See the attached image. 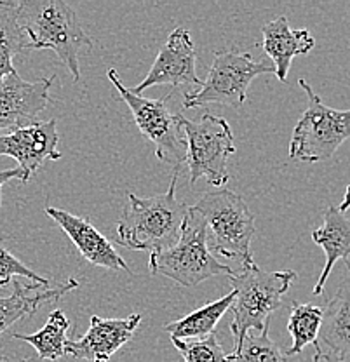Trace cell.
<instances>
[{"label":"cell","instance_id":"12","mask_svg":"<svg viewBox=\"0 0 350 362\" xmlns=\"http://www.w3.org/2000/svg\"><path fill=\"white\" fill-rule=\"evenodd\" d=\"M54 77L26 82L18 71L0 82V131H14L39 120L51 101Z\"/></svg>","mask_w":350,"mask_h":362},{"label":"cell","instance_id":"19","mask_svg":"<svg viewBox=\"0 0 350 362\" xmlns=\"http://www.w3.org/2000/svg\"><path fill=\"white\" fill-rule=\"evenodd\" d=\"M233 303V291L225 294L223 298H218L216 301L204 305L199 310H194L192 314L182 317L180 320L165 324L164 329L171 334V338L176 339H201L214 334L218 322L228 308H232Z\"/></svg>","mask_w":350,"mask_h":362},{"label":"cell","instance_id":"10","mask_svg":"<svg viewBox=\"0 0 350 362\" xmlns=\"http://www.w3.org/2000/svg\"><path fill=\"white\" fill-rule=\"evenodd\" d=\"M59 134L56 129V119L37 120L35 124L0 134V156L13 157L23 173L21 183H28L32 176L47 160H59Z\"/></svg>","mask_w":350,"mask_h":362},{"label":"cell","instance_id":"18","mask_svg":"<svg viewBox=\"0 0 350 362\" xmlns=\"http://www.w3.org/2000/svg\"><path fill=\"white\" fill-rule=\"evenodd\" d=\"M349 277L322 308L319 338L334 356H350V263Z\"/></svg>","mask_w":350,"mask_h":362},{"label":"cell","instance_id":"16","mask_svg":"<svg viewBox=\"0 0 350 362\" xmlns=\"http://www.w3.org/2000/svg\"><path fill=\"white\" fill-rule=\"evenodd\" d=\"M78 282L75 279L54 284V288L42 284H21L20 281H13V294L0 298V334L6 333L14 322L23 317H32L42 305L56 303L62 296L77 289Z\"/></svg>","mask_w":350,"mask_h":362},{"label":"cell","instance_id":"25","mask_svg":"<svg viewBox=\"0 0 350 362\" xmlns=\"http://www.w3.org/2000/svg\"><path fill=\"white\" fill-rule=\"evenodd\" d=\"M14 277H26L30 281H33V284L51 286V279L40 277L37 272L28 269L23 262H20L16 256L11 255L7 249L0 247V288H4L11 281H14Z\"/></svg>","mask_w":350,"mask_h":362},{"label":"cell","instance_id":"21","mask_svg":"<svg viewBox=\"0 0 350 362\" xmlns=\"http://www.w3.org/2000/svg\"><path fill=\"white\" fill-rule=\"evenodd\" d=\"M28 51V39L18 21V2H0V82L14 74L13 59Z\"/></svg>","mask_w":350,"mask_h":362},{"label":"cell","instance_id":"13","mask_svg":"<svg viewBox=\"0 0 350 362\" xmlns=\"http://www.w3.org/2000/svg\"><path fill=\"white\" fill-rule=\"evenodd\" d=\"M140 314H131L124 319H103L93 315L88 333L81 339L66 343V354L91 362H108L119 349H122L138 329Z\"/></svg>","mask_w":350,"mask_h":362},{"label":"cell","instance_id":"11","mask_svg":"<svg viewBox=\"0 0 350 362\" xmlns=\"http://www.w3.org/2000/svg\"><path fill=\"white\" fill-rule=\"evenodd\" d=\"M195 62H197V54H195L190 32L183 26H178L169 33L148 75L143 78L141 84L131 90L134 94H141L143 90L153 86H197L201 88L202 82L195 70Z\"/></svg>","mask_w":350,"mask_h":362},{"label":"cell","instance_id":"6","mask_svg":"<svg viewBox=\"0 0 350 362\" xmlns=\"http://www.w3.org/2000/svg\"><path fill=\"white\" fill-rule=\"evenodd\" d=\"M298 84L307 94L308 107L293 129L289 157L310 164L327 160L350 139V108L334 110L322 103L305 78H300Z\"/></svg>","mask_w":350,"mask_h":362},{"label":"cell","instance_id":"26","mask_svg":"<svg viewBox=\"0 0 350 362\" xmlns=\"http://www.w3.org/2000/svg\"><path fill=\"white\" fill-rule=\"evenodd\" d=\"M11 180H23V173L20 171V168L16 169H6V171H0V192H2V187ZM0 206H2V195H0Z\"/></svg>","mask_w":350,"mask_h":362},{"label":"cell","instance_id":"24","mask_svg":"<svg viewBox=\"0 0 350 362\" xmlns=\"http://www.w3.org/2000/svg\"><path fill=\"white\" fill-rule=\"evenodd\" d=\"M173 345L183 356L185 362H225L227 354L214 334L201 339H176L171 338Z\"/></svg>","mask_w":350,"mask_h":362},{"label":"cell","instance_id":"15","mask_svg":"<svg viewBox=\"0 0 350 362\" xmlns=\"http://www.w3.org/2000/svg\"><path fill=\"white\" fill-rule=\"evenodd\" d=\"M262 49L267 52L276 68V77L286 82L295 56H305L315 47L314 37L307 28L293 30L288 18L279 16L277 20L263 25Z\"/></svg>","mask_w":350,"mask_h":362},{"label":"cell","instance_id":"2","mask_svg":"<svg viewBox=\"0 0 350 362\" xmlns=\"http://www.w3.org/2000/svg\"><path fill=\"white\" fill-rule=\"evenodd\" d=\"M18 21L28 39V51L51 49L74 75V82L81 81L78 51L82 45L91 47L93 40L69 4L63 0L18 2Z\"/></svg>","mask_w":350,"mask_h":362},{"label":"cell","instance_id":"9","mask_svg":"<svg viewBox=\"0 0 350 362\" xmlns=\"http://www.w3.org/2000/svg\"><path fill=\"white\" fill-rule=\"evenodd\" d=\"M107 77L110 84L119 90L120 100L129 107L133 119L140 133L156 145V156L159 160L180 168L187 160V141L182 126L178 122V113L173 115L168 103L171 94L163 100L143 98L122 84L114 68H108Z\"/></svg>","mask_w":350,"mask_h":362},{"label":"cell","instance_id":"3","mask_svg":"<svg viewBox=\"0 0 350 362\" xmlns=\"http://www.w3.org/2000/svg\"><path fill=\"white\" fill-rule=\"evenodd\" d=\"M298 279L296 272H263L257 265L231 275L233 291L231 331L233 349L240 345L251 329L262 333L269 327L270 315L279 310L282 296Z\"/></svg>","mask_w":350,"mask_h":362},{"label":"cell","instance_id":"4","mask_svg":"<svg viewBox=\"0 0 350 362\" xmlns=\"http://www.w3.org/2000/svg\"><path fill=\"white\" fill-rule=\"evenodd\" d=\"M194 209L204 220L213 251L228 259H237L243 269L255 265L251 251V240L257 232L255 216L240 195L228 188H220L202 195Z\"/></svg>","mask_w":350,"mask_h":362},{"label":"cell","instance_id":"22","mask_svg":"<svg viewBox=\"0 0 350 362\" xmlns=\"http://www.w3.org/2000/svg\"><path fill=\"white\" fill-rule=\"evenodd\" d=\"M322 322V308L312 303H298L293 301L288 320V333L291 334L293 343L284 352V357L300 354L307 345H315L319 338V329Z\"/></svg>","mask_w":350,"mask_h":362},{"label":"cell","instance_id":"23","mask_svg":"<svg viewBox=\"0 0 350 362\" xmlns=\"http://www.w3.org/2000/svg\"><path fill=\"white\" fill-rule=\"evenodd\" d=\"M225 362H286L284 352L269 337V327L258 334L247 333Z\"/></svg>","mask_w":350,"mask_h":362},{"label":"cell","instance_id":"20","mask_svg":"<svg viewBox=\"0 0 350 362\" xmlns=\"http://www.w3.org/2000/svg\"><path fill=\"white\" fill-rule=\"evenodd\" d=\"M70 320L63 310L54 308L47 317L46 326L33 334L13 333V338L30 343L35 349L40 361H59L66 356Z\"/></svg>","mask_w":350,"mask_h":362},{"label":"cell","instance_id":"14","mask_svg":"<svg viewBox=\"0 0 350 362\" xmlns=\"http://www.w3.org/2000/svg\"><path fill=\"white\" fill-rule=\"evenodd\" d=\"M46 213L56 225L62 226L63 232L77 246L82 258L88 259L91 265L110 270H126L131 274L129 267L124 262L122 256L115 251L114 244L103 233L98 232L96 226L88 218L75 216L59 207H46Z\"/></svg>","mask_w":350,"mask_h":362},{"label":"cell","instance_id":"30","mask_svg":"<svg viewBox=\"0 0 350 362\" xmlns=\"http://www.w3.org/2000/svg\"><path fill=\"white\" fill-rule=\"evenodd\" d=\"M0 362H7V361L4 359V357H0ZM21 362H28V361H21Z\"/></svg>","mask_w":350,"mask_h":362},{"label":"cell","instance_id":"7","mask_svg":"<svg viewBox=\"0 0 350 362\" xmlns=\"http://www.w3.org/2000/svg\"><path fill=\"white\" fill-rule=\"evenodd\" d=\"M178 122L185 134L190 171L188 181L192 187L201 178H206L214 187H223L231 178L227 160L237 150L227 120L213 113H204L197 120H188L178 113Z\"/></svg>","mask_w":350,"mask_h":362},{"label":"cell","instance_id":"8","mask_svg":"<svg viewBox=\"0 0 350 362\" xmlns=\"http://www.w3.org/2000/svg\"><path fill=\"white\" fill-rule=\"evenodd\" d=\"M262 74H274L270 62H255L250 52L218 51L211 63L208 78L197 90L185 93L183 108H199L206 105L240 107L247 100L251 82Z\"/></svg>","mask_w":350,"mask_h":362},{"label":"cell","instance_id":"1","mask_svg":"<svg viewBox=\"0 0 350 362\" xmlns=\"http://www.w3.org/2000/svg\"><path fill=\"white\" fill-rule=\"evenodd\" d=\"M180 168H175L165 194L138 197L127 194V207L117 225V243L133 251L157 255L173 247L182 235L188 206L176 199Z\"/></svg>","mask_w":350,"mask_h":362},{"label":"cell","instance_id":"29","mask_svg":"<svg viewBox=\"0 0 350 362\" xmlns=\"http://www.w3.org/2000/svg\"><path fill=\"white\" fill-rule=\"evenodd\" d=\"M315 354H314V359H312V362H321V354H322V349H321V343H315Z\"/></svg>","mask_w":350,"mask_h":362},{"label":"cell","instance_id":"27","mask_svg":"<svg viewBox=\"0 0 350 362\" xmlns=\"http://www.w3.org/2000/svg\"><path fill=\"white\" fill-rule=\"evenodd\" d=\"M321 362H350V356H334L331 352H322Z\"/></svg>","mask_w":350,"mask_h":362},{"label":"cell","instance_id":"5","mask_svg":"<svg viewBox=\"0 0 350 362\" xmlns=\"http://www.w3.org/2000/svg\"><path fill=\"white\" fill-rule=\"evenodd\" d=\"M208 228L201 214L188 207L182 235L173 247L150 255L148 269L152 275H164L185 288H194L214 275H233L228 265H221L208 247Z\"/></svg>","mask_w":350,"mask_h":362},{"label":"cell","instance_id":"17","mask_svg":"<svg viewBox=\"0 0 350 362\" xmlns=\"http://www.w3.org/2000/svg\"><path fill=\"white\" fill-rule=\"evenodd\" d=\"M322 218H325V223L312 232V240L325 249L326 255V265L314 288L315 296L325 291L327 277L338 259H342L345 265L350 263V220L338 211V207L333 206L326 207Z\"/></svg>","mask_w":350,"mask_h":362},{"label":"cell","instance_id":"28","mask_svg":"<svg viewBox=\"0 0 350 362\" xmlns=\"http://www.w3.org/2000/svg\"><path fill=\"white\" fill-rule=\"evenodd\" d=\"M350 209V185L347 187V190H345V195H344V201H342L340 206H338V211L340 213H347V211Z\"/></svg>","mask_w":350,"mask_h":362}]
</instances>
